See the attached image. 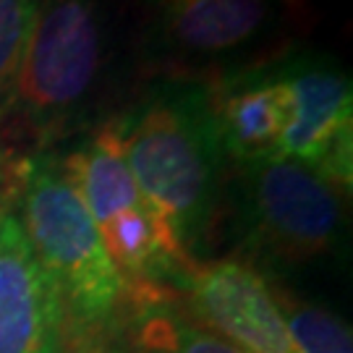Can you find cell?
Segmentation results:
<instances>
[{
  "label": "cell",
  "instance_id": "1",
  "mask_svg": "<svg viewBox=\"0 0 353 353\" xmlns=\"http://www.w3.org/2000/svg\"><path fill=\"white\" fill-rule=\"evenodd\" d=\"M121 154L181 254L196 265L220 196L223 150L204 81L165 79L113 123Z\"/></svg>",
  "mask_w": 353,
  "mask_h": 353
},
{
  "label": "cell",
  "instance_id": "2",
  "mask_svg": "<svg viewBox=\"0 0 353 353\" xmlns=\"http://www.w3.org/2000/svg\"><path fill=\"white\" fill-rule=\"evenodd\" d=\"M121 29L113 0H39L37 21L3 113L50 131L71 123L113 84L121 58Z\"/></svg>",
  "mask_w": 353,
  "mask_h": 353
},
{
  "label": "cell",
  "instance_id": "3",
  "mask_svg": "<svg viewBox=\"0 0 353 353\" xmlns=\"http://www.w3.org/2000/svg\"><path fill=\"white\" fill-rule=\"evenodd\" d=\"M26 239L58 290L61 306L84 325H97L118 309L126 283L118 275L63 165L32 157L19 165Z\"/></svg>",
  "mask_w": 353,
  "mask_h": 353
},
{
  "label": "cell",
  "instance_id": "4",
  "mask_svg": "<svg viewBox=\"0 0 353 353\" xmlns=\"http://www.w3.org/2000/svg\"><path fill=\"white\" fill-rule=\"evenodd\" d=\"M285 19V0H147L137 58L168 79L223 76L254 65Z\"/></svg>",
  "mask_w": 353,
  "mask_h": 353
},
{
  "label": "cell",
  "instance_id": "5",
  "mask_svg": "<svg viewBox=\"0 0 353 353\" xmlns=\"http://www.w3.org/2000/svg\"><path fill=\"white\" fill-rule=\"evenodd\" d=\"M84 207L89 210L100 239L123 283L150 290L168 272H189L191 262L181 254L163 220L152 210L128 173L113 123L100 128L92 139L63 163Z\"/></svg>",
  "mask_w": 353,
  "mask_h": 353
},
{
  "label": "cell",
  "instance_id": "6",
  "mask_svg": "<svg viewBox=\"0 0 353 353\" xmlns=\"http://www.w3.org/2000/svg\"><path fill=\"white\" fill-rule=\"evenodd\" d=\"M239 191L246 236L275 259L309 262L341 241V186L309 165L280 154L246 163Z\"/></svg>",
  "mask_w": 353,
  "mask_h": 353
},
{
  "label": "cell",
  "instance_id": "7",
  "mask_svg": "<svg viewBox=\"0 0 353 353\" xmlns=\"http://www.w3.org/2000/svg\"><path fill=\"white\" fill-rule=\"evenodd\" d=\"M278 68L288 97L278 154L351 186V79L322 55H283Z\"/></svg>",
  "mask_w": 353,
  "mask_h": 353
},
{
  "label": "cell",
  "instance_id": "8",
  "mask_svg": "<svg viewBox=\"0 0 353 353\" xmlns=\"http://www.w3.org/2000/svg\"><path fill=\"white\" fill-rule=\"evenodd\" d=\"M186 283L196 314L241 353H301L285 327L275 293L246 262L194 265Z\"/></svg>",
  "mask_w": 353,
  "mask_h": 353
},
{
  "label": "cell",
  "instance_id": "9",
  "mask_svg": "<svg viewBox=\"0 0 353 353\" xmlns=\"http://www.w3.org/2000/svg\"><path fill=\"white\" fill-rule=\"evenodd\" d=\"M63 306L21 220L0 217V353H58Z\"/></svg>",
  "mask_w": 353,
  "mask_h": 353
},
{
  "label": "cell",
  "instance_id": "10",
  "mask_svg": "<svg viewBox=\"0 0 353 353\" xmlns=\"http://www.w3.org/2000/svg\"><path fill=\"white\" fill-rule=\"evenodd\" d=\"M207 89L223 154L239 165L278 154L288 118V97L278 61L223 74Z\"/></svg>",
  "mask_w": 353,
  "mask_h": 353
},
{
  "label": "cell",
  "instance_id": "11",
  "mask_svg": "<svg viewBox=\"0 0 353 353\" xmlns=\"http://www.w3.org/2000/svg\"><path fill=\"white\" fill-rule=\"evenodd\" d=\"M152 309L139 325L141 353H241L217 332L194 325L173 309Z\"/></svg>",
  "mask_w": 353,
  "mask_h": 353
},
{
  "label": "cell",
  "instance_id": "12",
  "mask_svg": "<svg viewBox=\"0 0 353 353\" xmlns=\"http://www.w3.org/2000/svg\"><path fill=\"white\" fill-rule=\"evenodd\" d=\"M278 306L290 338L301 353H353L351 330L327 309L296 301H278Z\"/></svg>",
  "mask_w": 353,
  "mask_h": 353
},
{
  "label": "cell",
  "instance_id": "13",
  "mask_svg": "<svg viewBox=\"0 0 353 353\" xmlns=\"http://www.w3.org/2000/svg\"><path fill=\"white\" fill-rule=\"evenodd\" d=\"M37 11L39 0H0V115L11 102Z\"/></svg>",
  "mask_w": 353,
  "mask_h": 353
},
{
  "label": "cell",
  "instance_id": "14",
  "mask_svg": "<svg viewBox=\"0 0 353 353\" xmlns=\"http://www.w3.org/2000/svg\"><path fill=\"white\" fill-rule=\"evenodd\" d=\"M0 217H3V210H0Z\"/></svg>",
  "mask_w": 353,
  "mask_h": 353
}]
</instances>
